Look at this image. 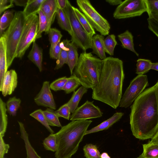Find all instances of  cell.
I'll list each match as a JSON object with an SVG mask.
<instances>
[{
  "mask_svg": "<svg viewBox=\"0 0 158 158\" xmlns=\"http://www.w3.org/2000/svg\"><path fill=\"white\" fill-rule=\"evenodd\" d=\"M156 84L143 91L131 107L130 124L133 135L143 140L152 138L158 130V104Z\"/></svg>",
  "mask_w": 158,
  "mask_h": 158,
  "instance_id": "1",
  "label": "cell"
},
{
  "mask_svg": "<svg viewBox=\"0 0 158 158\" xmlns=\"http://www.w3.org/2000/svg\"><path fill=\"white\" fill-rule=\"evenodd\" d=\"M124 76L121 60L109 56L102 60L99 81L92 89V98L116 109L122 96Z\"/></svg>",
  "mask_w": 158,
  "mask_h": 158,
  "instance_id": "2",
  "label": "cell"
},
{
  "mask_svg": "<svg viewBox=\"0 0 158 158\" xmlns=\"http://www.w3.org/2000/svg\"><path fill=\"white\" fill-rule=\"evenodd\" d=\"M87 120L72 121L55 133L57 144L56 158H71L92 122Z\"/></svg>",
  "mask_w": 158,
  "mask_h": 158,
  "instance_id": "3",
  "label": "cell"
},
{
  "mask_svg": "<svg viewBox=\"0 0 158 158\" xmlns=\"http://www.w3.org/2000/svg\"><path fill=\"white\" fill-rule=\"evenodd\" d=\"M102 65V60L91 52L84 51L80 54L73 73L82 86L87 89H92L99 81Z\"/></svg>",
  "mask_w": 158,
  "mask_h": 158,
  "instance_id": "4",
  "label": "cell"
},
{
  "mask_svg": "<svg viewBox=\"0 0 158 158\" xmlns=\"http://www.w3.org/2000/svg\"><path fill=\"white\" fill-rule=\"evenodd\" d=\"M26 19L23 11L15 12L11 24L1 36L6 40L8 68L16 57L17 48Z\"/></svg>",
  "mask_w": 158,
  "mask_h": 158,
  "instance_id": "5",
  "label": "cell"
},
{
  "mask_svg": "<svg viewBox=\"0 0 158 158\" xmlns=\"http://www.w3.org/2000/svg\"><path fill=\"white\" fill-rule=\"evenodd\" d=\"M72 6L67 0L66 6L63 10L69 18L72 28L71 41L84 51H86L91 48L93 37L83 29L75 15Z\"/></svg>",
  "mask_w": 158,
  "mask_h": 158,
  "instance_id": "6",
  "label": "cell"
},
{
  "mask_svg": "<svg viewBox=\"0 0 158 158\" xmlns=\"http://www.w3.org/2000/svg\"><path fill=\"white\" fill-rule=\"evenodd\" d=\"M76 3L79 10L85 15L93 28L100 34L108 35L110 26L107 20L95 9L88 0H77Z\"/></svg>",
  "mask_w": 158,
  "mask_h": 158,
  "instance_id": "7",
  "label": "cell"
},
{
  "mask_svg": "<svg viewBox=\"0 0 158 158\" xmlns=\"http://www.w3.org/2000/svg\"><path fill=\"white\" fill-rule=\"evenodd\" d=\"M39 24V17L36 15L27 18L17 48L16 57L22 58L32 43L35 41Z\"/></svg>",
  "mask_w": 158,
  "mask_h": 158,
  "instance_id": "8",
  "label": "cell"
},
{
  "mask_svg": "<svg viewBox=\"0 0 158 158\" xmlns=\"http://www.w3.org/2000/svg\"><path fill=\"white\" fill-rule=\"evenodd\" d=\"M148 85L146 75L137 76L131 81L125 90L121 99L119 106L125 108L129 106Z\"/></svg>",
  "mask_w": 158,
  "mask_h": 158,
  "instance_id": "9",
  "label": "cell"
},
{
  "mask_svg": "<svg viewBox=\"0 0 158 158\" xmlns=\"http://www.w3.org/2000/svg\"><path fill=\"white\" fill-rule=\"evenodd\" d=\"M147 11L145 0H125L117 6L113 14L115 19L139 16Z\"/></svg>",
  "mask_w": 158,
  "mask_h": 158,
  "instance_id": "10",
  "label": "cell"
},
{
  "mask_svg": "<svg viewBox=\"0 0 158 158\" xmlns=\"http://www.w3.org/2000/svg\"><path fill=\"white\" fill-rule=\"evenodd\" d=\"M93 102L87 100L81 106L78 107L71 115L70 120L71 121L87 120L102 117L103 113Z\"/></svg>",
  "mask_w": 158,
  "mask_h": 158,
  "instance_id": "11",
  "label": "cell"
},
{
  "mask_svg": "<svg viewBox=\"0 0 158 158\" xmlns=\"http://www.w3.org/2000/svg\"><path fill=\"white\" fill-rule=\"evenodd\" d=\"M50 89L49 81H44L40 91L35 97L34 101L38 106L55 110L56 109V105Z\"/></svg>",
  "mask_w": 158,
  "mask_h": 158,
  "instance_id": "12",
  "label": "cell"
},
{
  "mask_svg": "<svg viewBox=\"0 0 158 158\" xmlns=\"http://www.w3.org/2000/svg\"><path fill=\"white\" fill-rule=\"evenodd\" d=\"M17 83V75L15 71L13 69L7 71L0 87V91L3 96L11 94L16 88Z\"/></svg>",
  "mask_w": 158,
  "mask_h": 158,
  "instance_id": "13",
  "label": "cell"
},
{
  "mask_svg": "<svg viewBox=\"0 0 158 158\" xmlns=\"http://www.w3.org/2000/svg\"><path fill=\"white\" fill-rule=\"evenodd\" d=\"M58 6L56 0H45L41 7L43 11L48 20V27L45 33L48 34L51 26L53 22Z\"/></svg>",
  "mask_w": 158,
  "mask_h": 158,
  "instance_id": "14",
  "label": "cell"
},
{
  "mask_svg": "<svg viewBox=\"0 0 158 158\" xmlns=\"http://www.w3.org/2000/svg\"><path fill=\"white\" fill-rule=\"evenodd\" d=\"M62 41L67 48L68 59L66 64L68 65L72 75L79 59L77 47L71 41L67 39Z\"/></svg>",
  "mask_w": 158,
  "mask_h": 158,
  "instance_id": "15",
  "label": "cell"
},
{
  "mask_svg": "<svg viewBox=\"0 0 158 158\" xmlns=\"http://www.w3.org/2000/svg\"><path fill=\"white\" fill-rule=\"evenodd\" d=\"M104 36L98 34L94 35L92 38V53L102 60L107 57L104 48Z\"/></svg>",
  "mask_w": 158,
  "mask_h": 158,
  "instance_id": "16",
  "label": "cell"
},
{
  "mask_svg": "<svg viewBox=\"0 0 158 158\" xmlns=\"http://www.w3.org/2000/svg\"><path fill=\"white\" fill-rule=\"evenodd\" d=\"M124 114V113L121 112L114 113L109 118L91 129L87 130L85 135L108 129L114 124L119 121Z\"/></svg>",
  "mask_w": 158,
  "mask_h": 158,
  "instance_id": "17",
  "label": "cell"
},
{
  "mask_svg": "<svg viewBox=\"0 0 158 158\" xmlns=\"http://www.w3.org/2000/svg\"><path fill=\"white\" fill-rule=\"evenodd\" d=\"M0 87L2 81L8 69L7 66L6 44L5 38L0 37Z\"/></svg>",
  "mask_w": 158,
  "mask_h": 158,
  "instance_id": "18",
  "label": "cell"
},
{
  "mask_svg": "<svg viewBox=\"0 0 158 158\" xmlns=\"http://www.w3.org/2000/svg\"><path fill=\"white\" fill-rule=\"evenodd\" d=\"M18 123L21 134L20 137L25 143L27 153L26 158H41L31 146L29 139L28 134L25 130L24 124L21 122L18 121Z\"/></svg>",
  "mask_w": 158,
  "mask_h": 158,
  "instance_id": "19",
  "label": "cell"
},
{
  "mask_svg": "<svg viewBox=\"0 0 158 158\" xmlns=\"http://www.w3.org/2000/svg\"><path fill=\"white\" fill-rule=\"evenodd\" d=\"M29 59L38 68L40 72L42 70V49L36 43L33 42L32 48L28 55Z\"/></svg>",
  "mask_w": 158,
  "mask_h": 158,
  "instance_id": "20",
  "label": "cell"
},
{
  "mask_svg": "<svg viewBox=\"0 0 158 158\" xmlns=\"http://www.w3.org/2000/svg\"><path fill=\"white\" fill-rule=\"evenodd\" d=\"M72 8L77 18L85 31L92 37L95 35V29L84 14L77 8L73 6Z\"/></svg>",
  "mask_w": 158,
  "mask_h": 158,
  "instance_id": "21",
  "label": "cell"
},
{
  "mask_svg": "<svg viewBox=\"0 0 158 158\" xmlns=\"http://www.w3.org/2000/svg\"><path fill=\"white\" fill-rule=\"evenodd\" d=\"M119 40L122 44L123 48L128 49L139 56V54L135 51L133 43V36L128 30L118 35Z\"/></svg>",
  "mask_w": 158,
  "mask_h": 158,
  "instance_id": "22",
  "label": "cell"
},
{
  "mask_svg": "<svg viewBox=\"0 0 158 158\" xmlns=\"http://www.w3.org/2000/svg\"><path fill=\"white\" fill-rule=\"evenodd\" d=\"M87 89L82 86L73 94L69 101L67 103L72 114L77 108L78 104L82 97L87 92Z\"/></svg>",
  "mask_w": 158,
  "mask_h": 158,
  "instance_id": "23",
  "label": "cell"
},
{
  "mask_svg": "<svg viewBox=\"0 0 158 158\" xmlns=\"http://www.w3.org/2000/svg\"><path fill=\"white\" fill-rule=\"evenodd\" d=\"M45 0H28L26 6L23 11L26 18L38 13L42 4Z\"/></svg>",
  "mask_w": 158,
  "mask_h": 158,
  "instance_id": "24",
  "label": "cell"
},
{
  "mask_svg": "<svg viewBox=\"0 0 158 158\" xmlns=\"http://www.w3.org/2000/svg\"><path fill=\"white\" fill-rule=\"evenodd\" d=\"M58 23L63 30L67 31L71 36L72 31L69 18L64 10L58 8L56 13Z\"/></svg>",
  "mask_w": 158,
  "mask_h": 158,
  "instance_id": "25",
  "label": "cell"
},
{
  "mask_svg": "<svg viewBox=\"0 0 158 158\" xmlns=\"http://www.w3.org/2000/svg\"><path fill=\"white\" fill-rule=\"evenodd\" d=\"M6 103L0 97V136L3 137L6 132L8 118Z\"/></svg>",
  "mask_w": 158,
  "mask_h": 158,
  "instance_id": "26",
  "label": "cell"
},
{
  "mask_svg": "<svg viewBox=\"0 0 158 158\" xmlns=\"http://www.w3.org/2000/svg\"><path fill=\"white\" fill-rule=\"evenodd\" d=\"M81 85L77 77L73 73L69 77L62 90L66 94H69L74 92L76 89Z\"/></svg>",
  "mask_w": 158,
  "mask_h": 158,
  "instance_id": "27",
  "label": "cell"
},
{
  "mask_svg": "<svg viewBox=\"0 0 158 158\" xmlns=\"http://www.w3.org/2000/svg\"><path fill=\"white\" fill-rule=\"evenodd\" d=\"M13 12L10 10L5 11L1 17L0 22V37L5 30L9 27L14 17Z\"/></svg>",
  "mask_w": 158,
  "mask_h": 158,
  "instance_id": "28",
  "label": "cell"
},
{
  "mask_svg": "<svg viewBox=\"0 0 158 158\" xmlns=\"http://www.w3.org/2000/svg\"><path fill=\"white\" fill-rule=\"evenodd\" d=\"M21 102V100L19 98L15 96L10 98L6 103L7 111L10 115L15 116Z\"/></svg>",
  "mask_w": 158,
  "mask_h": 158,
  "instance_id": "29",
  "label": "cell"
},
{
  "mask_svg": "<svg viewBox=\"0 0 158 158\" xmlns=\"http://www.w3.org/2000/svg\"><path fill=\"white\" fill-rule=\"evenodd\" d=\"M48 124L50 126L61 127L62 125L59 119V117L55 112L54 110L47 108L43 111Z\"/></svg>",
  "mask_w": 158,
  "mask_h": 158,
  "instance_id": "30",
  "label": "cell"
},
{
  "mask_svg": "<svg viewBox=\"0 0 158 158\" xmlns=\"http://www.w3.org/2000/svg\"><path fill=\"white\" fill-rule=\"evenodd\" d=\"M142 154L146 158H158V145L148 143L143 145Z\"/></svg>",
  "mask_w": 158,
  "mask_h": 158,
  "instance_id": "31",
  "label": "cell"
},
{
  "mask_svg": "<svg viewBox=\"0 0 158 158\" xmlns=\"http://www.w3.org/2000/svg\"><path fill=\"white\" fill-rule=\"evenodd\" d=\"M49 40L51 44L50 51L52 50L60 42L62 36L61 32L56 28H51L50 29L48 33Z\"/></svg>",
  "mask_w": 158,
  "mask_h": 158,
  "instance_id": "32",
  "label": "cell"
},
{
  "mask_svg": "<svg viewBox=\"0 0 158 158\" xmlns=\"http://www.w3.org/2000/svg\"><path fill=\"white\" fill-rule=\"evenodd\" d=\"M117 44L115 36L114 34L109 35L104 40L106 53L110 56H113L114 48Z\"/></svg>",
  "mask_w": 158,
  "mask_h": 158,
  "instance_id": "33",
  "label": "cell"
},
{
  "mask_svg": "<svg viewBox=\"0 0 158 158\" xmlns=\"http://www.w3.org/2000/svg\"><path fill=\"white\" fill-rule=\"evenodd\" d=\"M30 115L40 122L51 134L54 133V131L48 123L43 111L41 109H39L35 110L31 113Z\"/></svg>",
  "mask_w": 158,
  "mask_h": 158,
  "instance_id": "34",
  "label": "cell"
},
{
  "mask_svg": "<svg viewBox=\"0 0 158 158\" xmlns=\"http://www.w3.org/2000/svg\"><path fill=\"white\" fill-rule=\"evenodd\" d=\"M136 73L139 75H143L151 69L152 62L148 59H139L137 61Z\"/></svg>",
  "mask_w": 158,
  "mask_h": 158,
  "instance_id": "35",
  "label": "cell"
},
{
  "mask_svg": "<svg viewBox=\"0 0 158 158\" xmlns=\"http://www.w3.org/2000/svg\"><path fill=\"white\" fill-rule=\"evenodd\" d=\"M83 150L86 158H101V154L95 145L86 144L83 147Z\"/></svg>",
  "mask_w": 158,
  "mask_h": 158,
  "instance_id": "36",
  "label": "cell"
},
{
  "mask_svg": "<svg viewBox=\"0 0 158 158\" xmlns=\"http://www.w3.org/2000/svg\"><path fill=\"white\" fill-rule=\"evenodd\" d=\"M39 24L38 29L35 40L41 38L43 32H46L48 25L47 18L43 11L40 10L38 13Z\"/></svg>",
  "mask_w": 158,
  "mask_h": 158,
  "instance_id": "37",
  "label": "cell"
},
{
  "mask_svg": "<svg viewBox=\"0 0 158 158\" xmlns=\"http://www.w3.org/2000/svg\"><path fill=\"white\" fill-rule=\"evenodd\" d=\"M61 50L58 59L56 62L55 70L61 68L64 64H66L68 59L67 48L64 45L63 41L60 43Z\"/></svg>",
  "mask_w": 158,
  "mask_h": 158,
  "instance_id": "38",
  "label": "cell"
},
{
  "mask_svg": "<svg viewBox=\"0 0 158 158\" xmlns=\"http://www.w3.org/2000/svg\"><path fill=\"white\" fill-rule=\"evenodd\" d=\"M43 144L46 150L55 152L57 147L56 138L55 134H50L44 140Z\"/></svg>",
  "mask_w": 158,
  "mask_h": 158,
  "instance_id": "39",
  "label": "cell"
},
{
  "mask_svg": "<svg viewBox=\"0 0 158 158\" xmlns=\"http://www.w3.org/2000/svg\"><path fill=\"white\" fill-rule=\"evenodd\" d=\"M148 15V28L158 38V15L153 14H149Z\"/></svg>",
  "mask_w": 158,
  "mask_h": 158,
  "instance_id": "40",
  "label": "cell"
},
{
  "mask_svg": "<svg viewBox=\"0 0 158 158\" xmlns=\"http://www.w3.org/2000/svg\"><path fill=\"white\" fill-rule=\"evenodd\" d=\"M68 78L66 77H64L54 80L50 84V89L55 91L62 90Z\"/></svg>",
  "mask_w": 158,
  "mask_h": 158,
  "instance_id": "41",
  "label": "cell"
},
{
  "mask_svg": "<svg viewBox=\"0 0 158 158\" xmlns=\"http://www.w3.org/2000/svg\"><path fill=\"white\" fill-rule=\"evenodd\" d=\"M55 112L59 117H62L69 120L71 116L70 109L67 103L61 106Z\"/></svg>",
  "mask_w": 158,
  "mask_h": 158,
  "instance_id": "42",
  "label": "cell"
},
{
  "mask_svg": "<svg viewBox=\"0 0 158 158\" xmlns=\"http://www.w3.org/2000/svg\"><path fill=\"white\" fill-rule=\"evenodd\" d=\"M147 7L148 14L158 15V0H145Z\"/></svg>",
  "mask_w": 158,
  "mask_h": 158,
  "instance_id": "43",
  "label": "cell"
},
{
  "mask_svg": "<svg viewBox=\"0 0 158 158\" xmlns=\"http://www.w3.org/2000/svg\"><path fill=\"white\" fill-rule=\"evenodd\" d=\"M13 0H0V15L6 9L14 6Z\"/></svg>",
  "mask_w": 158,
  "mask_h": 158,
  "instance_id": "44",
  "label": "cell"
},
{
  "mask_svg": "<svg viewBox=\"0 0 158 158\" xmlns=\"http://www.w3.org/2000/svg\"><path fill=\"white\" fill-rule=\"evenodd\" d=\"M9 145L6 143L3 137L0 136V158H4V155L8 152Z\"/></svg>",
  "mask_w": 158,
  "mask_h": 158,
  "instance_id": "45",
  "label": "cell"
},
{
  "mask_svg": "<svg viewBox=\"0 0 158 158\" xmlns=\"http://www.w3.org/2000/svg\"><path fill=\"white\" fill-rule=\"evenodd\" d=\"M60 43L59 42L52 50L49 51L50 56L51 58L57 60L58 59L61 49Z\"/></svg>",
  "mask_w": 158,
  "mask_h": 158,
  "instance_id": "46",
  "label": "cell"
},
{
  "mask_svg": "<svg viewBox=\"0 0 158 158\" xmlns=\"http://www.w3.org/2000/svg\"><path fill=\"white\" fill-rule=\"evenodd\" d=\"M58 7L64 9L67 6V0H56Z\"/></svg>",
  "mask_w": 158,
  "mask_h": 158,
  "instance_id": "47",
  "label": "cell"
},
{
  "mask_svg": "<svg viewBox=\"0 0 158 158\" xmlns=\"http://www.w3.org/2000/svg\"><path fill=\"white\" fill-rule=\"evenodd\" d=\"M14 3L17 6H25L28 0H13Z\"/></svg>",
  "mask_w": 158,
  "mask_h": 158,
  "instance_id": "48",
  "label": "cell"
},
{
  "mask_svg": "<svg viewBox=\"0 0 158 158\" xmlns=\"http://www.w3.org/2000/svg\"><path fill=\"white\" fill-rule=\"evenodd\" d=\"M149 143L153 144L158 145V130Z\"/></svg>",
  "mask_w": 158,
  "mask_h": 158,
  "instance_id": "49",
  "label": "cell"
},
{
  "mask_svg": "<svg viewBox=\"0 0 158 158\" xmlns=\"http://www.w3.org/2000/svg\"><path fill=\"white\" fill-rule=\"evenodd\" d=\"M106 1L111 5L118 6L120 4L123 2L121 0H106Z\"/></svg>",
  "mask_w": 158,
  "mask_h": 158,
  "instance_id": "50",
  "label": "cell"
},
{
  "mask_svg": "<svg viewBox=\"0 0 158 158\" xmlns=\"http://www.w3.org/2000/svg\"><path fill=\"white\" fill-rule=\"evenodd\" d=\"M151 69L158 71V62L152 63Z\"/></svg>",
  "mask_w": 158,
  "mask_h": 158,
  "instance_id": "51",
  "label": "cell"
},
{
  "mask_svg": "<svg viewBox=\"0 0 158 158\" xmlns=\"http://www.w3.org/2000/svg\"><path fill=\"white\" fill-rule=\"evenodd\" d=\"M101 158H111L108 153L106 152H104L101 155Z\"/></svg>",
  "mask_w": 158,
  "mask_h": 158,
  "instance_id": "52",
  "label": "cell"
},
{
  "mask_svg": "<svg viewBox=\"0 0 158 158\" xmlns=\"http://www.w3.org/2000/svg\"><path fill=\"white\" fill-rule=\"evenodd\" d=\"M156 97H157V101L158 104V81L157 83H156Z\"/></svg>",
  "mask_w": 158,
  "mask_h": 158,
  "instance_id": "53",
  "label": "cell"
},
{
  "mask_svg": "<svg viewBox=\"0 0 158 158\" xmlns=\"http://www.w3.org/2000/svg\"><path fill=\"white\" fill-rule=\"evenodd\" d=\"M136 158H146L144 157L142 155V154L139 155L138 157H137Z\"/></svg>",
  "mask_w": 158,
  "mask_h": 158,
  "instance_id": "54",
  "label": "cell"
}]
</instances>
